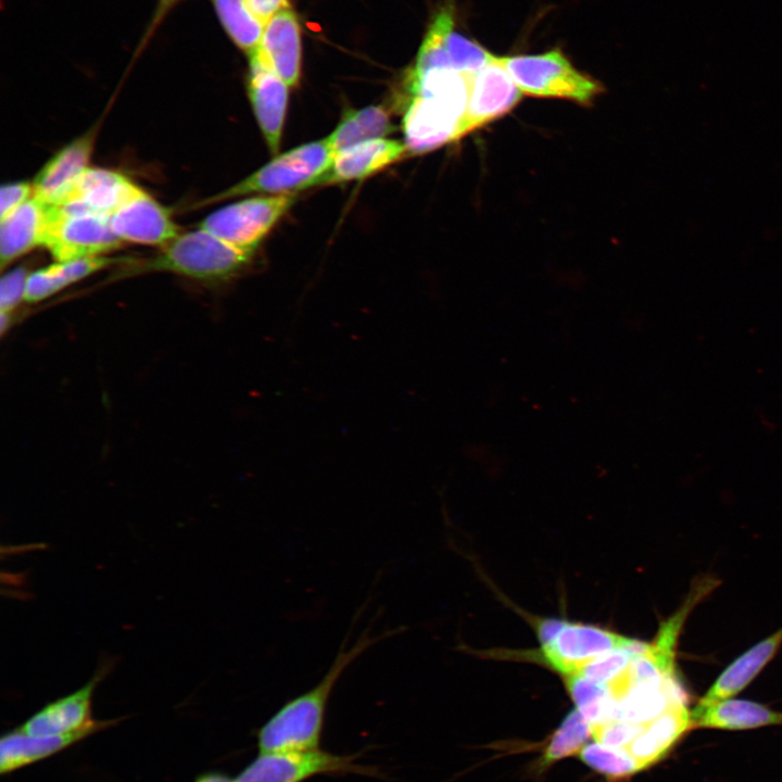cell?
<instances>
[{
	"label": "cell",
	"instance_id": "cell-27",
	"mask_svg": "<svg viewBox=\"0 0 782 782\" xmlns=\"http://www.w3.org/2000/svg\"><path fill=\"white\" fill-rule=\"evenodd\" d=\"M578 755L586 766L609 779H625L642 770L627 751L596 741L586 744Z\"/></svg>",
	"mask_w": 782,
	"mask_h": 782
},
{
	"label": "cell",
	"instance_id": "cell-29",
	"mask_svg": "<svg viewBox=\"0 0 782 782\" xmlns=\"http://www.w3.org/2000/svg\"><path fill=\"white\" fill-rule=\"evenodd\" d=\"M648 724L625 720H613L606 723L595 724L592 726L593 739L604 745L627 751L629 745Z\"/></svg>",
	"mask_w": 782,
	"mask_h": 782
},
{
	"label": "cell",
	"instance_id": "cell-31",
	"mask_svg": "<svg viewBox=\"0 0 782 782\" xmlns=\"http://www.w3.org/2000/svg\"><path fill=\"white\" fill-rule=\"evenodd\" d=\"M33 197V185L25 181L5 184L0 190V219Z\"/></svg>",
	"mask_w": 782,
	"mask_h": 782
},
{
	"label": "cell",
	"instance_id": "cell-24",
	"mask_svg": "<svg viewBox=\"0 0 782 782\" xmlns=\"http://www.w3.org/2000/svg\"><path fill=\"white\" fill-rule=\"evenodd\" d=\"M393 129L388 111L382 105H369L348 110L327 139L336 154L355 144L383 138Z\"/></svg>",
	"mask_w": 782,
	"mask_h": 782
},
{
	"label": "cell",
	"instance_id": "cell-22",
	"mask_svg": "<svg viewBox=\"0 0 782 782\" xmlns=\"http://www.w3.org/2000/svg\"><path fill=\"white\" fill-rule=\"evenodd\" d=\"M688 705L669 709L655 720L629 745L627 752L641 769L660 760L678 740L692 729Z\"/></svg>",
	"mask_w": 782,
	"mask_h": 782
},
{
	"label": "cell",
	"instance_id": "cell-20",
	"mask_svg": "<svg viewBox=\"0 0 782 782\" xmlns=\"http://www.w3.org/2000/svg\"><path fill=\"white\" fill-rule=\"evenodd\" d=\"M135 186L126 176L117 172L88 167L61 203H72L85 211L109 217Z\"/></svg>",
	"mask_w": 782,
	"mask_h": 782
},
{
	"label": "cell",
	"instance_id": "cell-2",
	"mask_svg": "<svg viewBox=\"0 0 782 782\" xmlns=\"http://www.w3.org/2000/svg\"><path fill=\"white\" fill-rule=\"evenodd\" d=\"M252 254L199 228L178 235L161 247L155 256L135 264L131 270L168 272L205 283H220L239 275Z\"/></svg>",
	"mask_w": 782,
	"mask_h": 782
},
{
	"label": "cell",
	"instance_id": "cell-3",
	"mask_svg": "<svg viewBox=\"0 0 782 782\" xmlns=\"http://www.w3.org/2000/svg\"><path fill=\"white\" fill-rule=\"evenodd\" d=\"M335 152L326 138L293 148L257 171L211 197L201 204H211L250 193H294L324 180L332 165Z\"/></svg>",
	"mask_w": 782,
	"mask_h": 782
},
{
	"label": "cell",
	"instance_id": "cell-26",
	"mask_svg": "<svg viewBox=\"0 0 782 782\" xmlns=\"http://www.w3.org/2000/svg\"><path fill=\"white\" fill-rule=\"evenodd\" d=\"M593 737L592 724L578 710H571L552 734L540 761L547 766L563 758L579 754Z\"/></svg>",
	"mask_w": 782,
	"mask_h": 782
},
{
	"label": "cell",
	"instance_id": "cell-25",
	"mask_svg": "<svg viewBox=\"0 0 782 782\" xmlns=\"http://www.w3.org/2000/svg\"><path fill=\"white\" fill-rule=\"evenodd\" d=\"M218 20L232 40L248 56L260 47L265 24L253 13L247 0H211Z\"/></svg>",
	"mask_w": 782,
	"mask_h": 782
},
{
	"label": "cell",
	"instance_id": "cell-18",
	"mask_svg": "<svg viewBox=\"0 0 782 782\" xmlns=\"http://www.w3.org/2000/svg\"><path fill=\"white\" fill-rule=\"evenodd\" d=\"M407 152L405 142L386 138L355 144L335 154L324 184L366 178L400 161Z\"/></svg>",
	"mask_w": 782,
	"mask_h": 782
},
{
	"label": "cell",
	"instance_id": "cell-19",
	"mask_svg": "<svg viewBox=\"0 0 782 782\" xmlns=\"http://www.w3.org/2000/svg\"><path fill=\"white\" fill-rule=\"evenodd\" d=\"M782 645V627L734 659L716 679L696 706L731 698L744 690Z\"/></svg>",
	"mask_w": 782,
	"mask_h": 782
},
{
	"label": "cell",
	"instance_id": "cell-15",
	"mask_svg": "<svg viewBox=\"0 0 782 782\" xmlns=\"http://www.w3.org/2000/svg\"><path fill=\"white\" fill-rule=\"evenodd\" d=\"M252 55L258 56L289 87L298 85L301 75V28L291 7L276 13L265 24L260 47Z\"/></svg>",
	"mask_w": 782,
	"mask_h": 782
},
{
	"label": "cell",
	"instance_id": "cell-16",
	"mask_svg": "<svg viewBox=\"0 0 782 782\" xmlns=\"http://www.w3.org/2000/svg\"><path fill=\"white\" fill-rule=\"evenodd\" d=\"M115 721L97 720L93 724L77 732L48 736H30L16 728L1 736L0 773H11L54 755L93 733L111 727Z\"/></svg>",
	"mask_w": 782,
	"mask_h": 782
},
{
	"label": "cell",
	"instance_id": "cell-30",
	"mask_svg": "<svg viewBox=\"0 0 782 782\" xmlns=\"http://www.w3.org/2000/svg\"><path fill=\"white\" fill-rule=\"evenodd\" d=\"M30 273L18 266L2 276L0 282V313L12 314L25 301L26 283Z\"/></svg>",
	"mask_w": 782,
	"mask_h": 782
},
{
	"label": "cell",
	"instance_id": "cell-1",
	"mask_svg": "<svg viewBox=\"0 0 782 782\" xmlns=\"http://www.w3.org/2000/svg\"><path fill=\"white\" fill-rule=\"evenodd\" d=\"M369 628L349 645L342 642L323 678L310 690L286 702L258 730L260 753H278L318 748L326 708L336 684L344 671L366 651L404 628L371 634Z\"/></svg>",
	"mask_w": 782,
	"mask_h": 782
},
{
	"label": "cell",
	"instance_id": "cell-34",
	"mask_svg": "<svg viewBox=\"0 0 782 782\" xmlns=\"http://www.w3.org/2000/svg\"><path fill=\"white\" fill-rule=\"evenodd\" d=\"M181 0H159L155 13L152 18L150 31L155 29V26L162 21V18L168 13Z\"/></svg>",
	"mask_w": 782,
	"mask_h": 782
},
{
	"label": "cell",
	"instance_id": "cell-12",
	"mask_svg": "<svg viewBox=\"0 0 782 782\" xmlns=\"http://www.w3.org/2000/svg\"><path fill=\"white\" fill-rule=\"evenodd\" d=\"M289 86L258 56H249L248 94L263 137L272 153L280 146Z\"/></svg>",
	"mask_w": 782,
	"mask_h": 782
},
{
	"label": "cell",
	"instance_id": "cell-9",
	"mask_svg": "<svg viewBox=\"0 0 782 782\" xmlns=\"http://www.w3.org/2000/svg\"><path fill=\"white\" fill-rule=\"evenodd\" d=\"M356 755H337L318 748L260 753L236 782H303L318 774L356 773L378 777L376 768L355 762Z\"/></svg>",
	"mask_w": 782,
	"mask_h": 782
},
{
	"label": "cell",
	"instance_id": "cell-8",
	"mask_svg": "<svg viewBox=\"0 0 782 782\" xmlns=\"http://www.w3.org/2000/svg\"><path fill=\"white\" fill-rule=\"evenodd\" d=\"M295 199V193H285L240 200L207 215L200 223V228L240 250L253 253Z\"/></svg>",
	"mask_w": 782,
	"mask_h": 782
},
{
	"label": "cell",
	"instance_id": "cell-33",
	"mask_svg": "<svg viewBox=\"0 0 782 782\" xmlns=\"http://www.w3.org/2000/svg\"><path fill=\"white\" fill-rule=\"evenodd\" d=\"M253 13L266 24L276 13L290 8L289 0H247Z\"/></svg>",
	"mask_w": 782,
	"mask_h": 782
},
{
	"label": "cell",
	"instance_id": "cell-21",
	"mask_svg": "<svg viewBox=\"0 0 782 782\" xmlns=\"http://www.w3.org/2000/svg\"><path fill=\"white\" fill-rule=\"evenodd\" d=\"M693 728L747 730L782 724V711L746 699L727 698L691 711Z\"/></svg>",
	"mask_w": 782,
	"mask_h": 782
},
{
	"label": "cell",
	"instance_id": "cell-23",
	"mask_svg": "<svg viewBox=\"0 0 782 782\" xmlns=\"http://www.w3.org/2000/svg\"><path fill=\"white\" fill-rule=\"evenodd\" d=\"M122 260L104 255L90 256L55 262L31 272L26 283L25 302L36 303L46 300L67 286Z\"/></svg>",
	"mask_w": 782,
	"mask_h": 782
},
{
	"label": "cell",
	"instance_id": "cell-11",
	"mask_svg": "<svg viewBox=\"0 0 782 782\" xmlns=\"http://www.w3.org/2000/svg\"><path fill=\"white\" fill-rule=\"evenodd\" d=\"M109 222L123 242L163 247L179 235L169 212L137 185Z\"/></svg>",
	"mask_w": 782,
	"mask_h": 782
},
{
	"label": "cell",
	"instance_id": "cell-14",
	"mask_svg": "<svg viewBox=\"0 0 782 782\" xmlns=\"http://www.w3.org/2000/svg\"><path fill=\"white\" fill-rule=\"evenodd\" d=\"M93 140L88 133L59 150L35 176L33 197L48 205L61 203L88 168Z\"/></svg>",
	"mask_w": 782,
	"mask_h": 782
},
{
	"label": "cell",
	"instance_id": "cell-7",
	"mask_svg": "<svg viewBox=\"0 0 782 782\" xmlns=\"http://www.w3.org/2000/svg\"><path fill=\"white\" fill-rule=\"evenodd\" d=\"M122 245L108 216L72 203L49 205L43 247L56 262L101 256Z\"/></svg>",
	"mask_w": 782,
	"mask_h": 782
},
{
	"label": "cell",
	"instance_id": "cell-4",
	"mask_svg": "<svg viewBox=\"0 0 782 782\" xmlns=\"http://www.w3.org/2000/svg\"><path fill=\"white\" fill-rule=\"evenodd\" d=\"M522 94L590 104L603 86L577 70L556 48L540 54L497 56Z\"/></svg>",
	"mask_w": 782,
	"mask_h": 782
},
{
	"label": "cell",
	"instance_id": "cell-32",
	"mask_svg": "<svg viewBox=\"0 0 782 782\" xmlns=\"http://www.w3.org/2000/svg\"><path fill=\"white\" fill-rule=\"evenodd\" d=\"M531 620L541 645L552 642L568 623V620L559 618H531Z\"/></svg>",
	"mask_w": 782,
	"mask_h": 782
},
{
	"label": "cell",
	"instance_id": "cell-35",
	"mask_svg": "<svg viewBox=\"0 0 782 782\" xmlns=\"http://www.w3.org/2000/svg\"><path fill=\"white\" fill-rule=\"evenodd\" d=\"M194 782H236V779H231L223 772L210 771L199 774Z\"/></svg>",
	"mask_w": 782,
	"mask_h": 782
},
{
	"label": "cell",
	"instance_id": "cell-6",
	"mask_svg": "<svg viewBox=\"0 0 782 782\" xmlns=\"http://www.w3.org/2000/svg\"><path fill=\"white\" fill-rule=\"evenodd\" d=\"M467 102V94L457 90L409 96L403 117L408 152L422 154L461 139Z\"/></svg>",
	"mask_w": 782,
	"mask_h": 782
},
{
	"label": "cell",
	"instance_id": "cell-17",
	"mask_svg": "<svg viewBox=\"0 0 782 782\" xmlns=\"http://www.w3.org/2000/svg\"><path fill=\"white\" fill-rule=\"evenodd\" d=\"M48 223L49 205L35 197L2 218L0 224L1 269L38 245H43Z\"/></svg>",
	"mask_w": 782,
	"mask_h": 782
},
{
	"label": "cell",
	"instance_id": "cell-10",
	"mask_svg": "<svg viewBox=\"0 0 782 782\" xmlns=\"http://www.w3.org/2000/svg\"><path fill=\"white\" fill-rule=\"evenodd\" d=\"M521 98L522 92L494 54L490 63L470 76L461 137L504 116Z\"/></svg>",
	"mask_w": 782,
	"mask_h": 782
},
{
	"label": "cell",
	"instance_id": "cell-28",
	"mask_svg": "<svg viewBox=\"0 0 782 782\" xmlns=\"http://www.w3.org/2000/svg\"><path fill=\"white\" fill-rule=\"evenodd\" d=\"M446 51L454 71L471 75L493 59V53L454 29L446 35Z\"/></svg>",
	"mask_w": 782,
	"mask_h": 782
},
{
	"label": "cell",
	"instance_id": "cell-13",
	"mask_svg": "<svg viewBox=\"0 0 782 782\" xmlns=\"http://www.w3.org/2000/svg\"><path fill=\"white\" fill-rule=\"evenodd\" d=\"M109 669L104 664L85 685L47 704L18 729L30 736H48L77 732L93 724L97 720L91 717L92 694Z\"/></svg>",
	"mask_w": 782,
	"mask_h": 782
},
{
	"label": "cell",
	"instance_id": "cell-5",
	"mask_svg": "<svg viewBox=\"0 0 782 782\" xmlns=\"http://www.w3.org/2000/svg\"><path fill=\"white\" fill-rule=\"evenodd\" d=\"M635 640L601 627L568 621L552 642L538 649L489 653L501 659L537 663L564 678L605 653L630 646Z\"/></svg>",
	"mask_w": 782,
	"mask_h": 782
}]
</instances>
